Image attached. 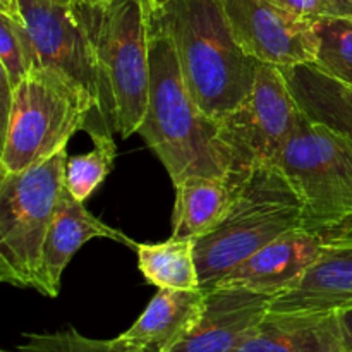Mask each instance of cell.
Wrapping results in <instances>:
<instances>
[{"label": "cell", "instance_id": "1", "mask_svg": "<svg viewBox=\"0 0 352 352\" xmlns=\"http://www.w3.org/2000/svg\"><path fill=\"white\" fill-rule=\"evenodd\" d=\"M136 134L164 164L174 186L191 175L229 179L232 157L220 122L206 116L191 96L170 34L151 10L150 98Z\"/></svg>", "mask_w": 352, "mask_h": 352}, {"label": "cell", "instance_id": "2", "mask_svg": "<svg viewBox=\"0 0 352 352\" xmlns=\"http://www.w3.org/2000/svg\"><path fill=\"white\" fill-rule=\"evenodd\" d=\"M148 2L170 34L189 93L220 122L250 96L260 62L236 41L222 0Z\"/></svg>", "mask_w": 352, "mask_h": 352}, {"label": "cell", "instance_id": "3", "mask_svg": "<svg viewBox=\"0 0 352 352\" xmlns=\"http://www.w3.org/2000/svg\"><path fill=\"white\" fill-rule=\"evenodd\" d=\"M296 229H302L301 199L277 165H260L234 192L222 222L195 241L199 289H215L237 265Z\"/></svg>", "mask_w": 352, "mask_h": 352}, {"label": "cell", "instance_id": "4", "mask_svg": "<svg viewBox=\"0 0 352 352\" xmlns=\"http://www.w3.org/2000/svg\"><path fill=\"white\" fill-rule=\"evenodd\" d=\"M98 54L113 129L126 140L143 124L150 98L148 0L79 2Z\"/></svg>", "mask_w": 352, "mask_h": 352}, {"label": "cell", "instance_id": "5", "mask_svg": "<svg viewBox=\"0 0 352 352\" xmlns=\"http://www.w3.org/2000/svg\"><path fill=\"white\" fill-rule=\"evenodd\" d=\"M67 148L0 181V280L40 291L43 244L65 192Z\"/></svg>", "mask_w": 352, "mask_h": 352}, {"label": "cell", "instance_id": "6", "mask_svg": "<svg viewBox=\"0 0 352 352\" xmlns=\"http://www.w3.org/2000/svg\"><path fill=\"white\" fill-rule=\"evenodd\" d=\"M275 165L301 199L305 230L323 236L352 213V141L342 133L299 110Z\"/></svg>", "mask_w": 352, "mask_h": 352}, {"label": "cell", "instance_id": "7", "mask_svg": "<svg viewBox=\"0 0 352 352\" xmlns=\"http://www.w3.org/2000/svg\"><path fill=\"white\" fill-rule=\"evenodd\" d=\"M89 109L78 89L50 69L38 65L12 91L2 127L0 174H17L67 148L86 131Z\"/></svg>", "mask_w": 352, "mask_h": 352}, {"label": "cell", "instance_id": "8", "mask_svg": "<svg viewBox=\"0 0 352 352\" xmlns=\"http://www.w3.org/2000/svg\"><path fill=\"white\" fill-rule=\"evenodd\" d=\"M19 9L40 65L65 79L88 105L86 133L91 140L112 136L116 129L98 54L78 0H19Z\"/></svg>", "mask_w": 352, "mask_h": 352}, {"label": "cell", "instance_id": "9", "mask_svg": "<svg viewBox=\"0 0 352 352\" xmlns=\"http://www.w3.org/2000/svg\"><path fill=\"white\" fill-rule=\"evenodd\" d=\"M299 110L280 69L260 62L250 96L220 120V134L232 157L227 181L234 192L254 168L277 162Z\"/></svg>", "mask_w": 352, "mask_h": 352}, {"label": "cell", "instance_id": "10", "mask_svg": "<svg viewBox=\"0 0 352 352\" xmlns=\"http://www.w3.org/2000/svg\"><path fill=\"white\" fill-rule=\"evenodd\" d=\"M236 41L261 64L291 69L315 64L313 21L292 16L272 0H222Z\"/></svg>", "mask_w": 352, "mask_h": 352}, {"label": "cell", "instance_id": "11", "mask_svg": "<svg viewBox=\"0 0 352 352\" xmlns=\"http://www.w3.org/2000/svg\"><path fill=\"white\" fill-rule=\"evenodd\" d=\"M325 250L322 236L296 229L237 265L217 287H243L274 298L289 291Z\"/></svg>", "mask_w": 352, "mask_h": 352}, {"label": "cell", "instance_id": "12", "mask_svg": "<svg viewBox=\"0 0 352 352\" xmlns=\"http://www.w3.org/2000/svg\"><path fill=\"white\" fill-rule=\"evenodd\" d=\"M274 296L243 287L206 292L198 323L172 352H230L270 311Z\"/></svg>", "mask_w": 352, "mask_h": 352}, {"label": "cell", "instance_id": "13", "mask_svg": "<svg viewBox=\"0 0 352 352\" xmlns=\"http://www.w3.org/2000/svg\"><path fill=\"white\" fill-rule=\"evenodd\" d=\"M205 301L203 289H158L143 315L113 344L122 352H172L198 323Z\"/></svg>", "mask_w": 352, "mask_h": 352}, {"label": "cell", "instance_id": "14", "mask_svg": "<svg viewBox=\"0 0 352 352\" xmlns=\"http://www.w3.org/2000/svg\"><path fill=\"white\" fill-rule=\"evenodd\" d=\"M230 352H344L337 311H268Z\"/></svg>", "mask_w": 352, "mask_h": 352}, {"label": "cell", "instance_id": "15", "mask_svg": "<svg viewBox=\"0 0 352 352\" xmlns=\"http://www.w3.org/2000/svg\"><path fill=\"white\" fill-rule=\"evenodd\" d=\"M96 237L117 241L133 250L138 244L120 230L112 229L96 219L85 208L82 203L76 201L65 188L64 198L52 220L43 244L40 265V291L38 292L47 298H57L60 292L62 274L67 268L69 261L88 241L96 239Z\"/></svg>", "mask_w": 352, "mask_h": 352}, {"label": "cell", "instance_id": "16", "mask_svg": "<svg viewBox=\"0 0 352 352\" xmlns=\"http://www.w3.org/2000/svg\"><path fill=\"white\" fill-rule=\"evenodd\" d=\"M352 309V239L325 244L318 260L289 291L274 298L270 311Z\"/></svg>", "mask_w": 352, "mask_h": 352}, {"label": "cell", "instance_id": "17", "mask_svg": "<svg viewBox=\"0 0 352 352\" xmlns=\"http://www.w3.org/2000/svg\"><path fill=\"white\" fill-rule=\"evenodd\" d=\"M234 199V189L227 179L191 175L175 184V206L172 215V237L199 239L212 232Z\"/></svg>", "mask_w": 352, "mask_h": 352}, {"label": "cell", "instance_id": "18", "mask_svg": "<svg viewBox=\"0 0 352 352\" xmlns=\"http://www.w3.org/2000/svg\"><path fill=\"white\" fill-rule=\"evenodd\" d=\"M302 112L352 141V88L320 71L315 64L280 69Z\"/></svg>", "mask_w": 352, "mask_h": 352}, {"label": "cell", "instance_id": "19", "mask_svg": "<svg viewBox=\"0 0 352 352\" xmlns=\"http://www.w3.org/2000/svg\"><path fill=\"white\" fill-rule=\"evenodd\" d=\"M138 265L146 282L158 289H199L195 241L170 237L165 243H138Z\"/></svg>", "mask_w": 352, "mask_h": 352}, {"label": "cell", "instance_id": "20", "mask_svg": "<svg viewBox=\"0 0 352 352\" xmlns=\"http://www.w3.org/2000/svg\"><path fill=\"white\" fill-rule=\"evenodd\" d=\"M313 30L318 38L316 67L352 88V17H318Z\"/></svg>", "mask_w": 352, "mask_h": 352}, {"label": "cell", "instance_id": "21", "mask_svg": "<svg viewBox=\"0 0 352 352\" xmlns=\"http://www.w3.org/2000/svg\"><path fill=\"white\" fill-rule=\"evenodd\" d=\"M95 148L89 153L74 155L65 162V188L79 203H85L112 170L116 143L112 136L93 140Z\"/></svg>", "mask_w": 352, "mask_h": 352}, {"label": "cell", "instance_id": "22", "mask_svg": "<svg viewBox=\"0 0 352 352\" xmlns=\"http://www.w3.org/2000/svg\"><path fill=\"white\" fill-rule=\"evenodd\" d=\"M0 65L12 89L40 65L24 19H12L0 14Z\"/></svg>", "mask_w": 352, "mask_h": 352}, {"label": "cell", "instance_id": "23", "mask_svg": "<svg viewBox=\"0 0 352 352\" xmlns=\"http://www.w3.org/2000/svg\"><path fill=\"white\" fill-rule=\"evenodd\" d=\"M24 342L12 352H122L113 340H96L81 336L76 329L52 333H24Z\"/></svg>", "mask_w": 352, "mask_h": 352}, {"label": "cell", "instance_id": "24", "mask_svg": "<svg viewBox=\"0 0 352 352\" xmlns=\"http://www.w3.org/2000/svg\"><path fill=\"white\" fill-rule=\"evenodd\" d=\"M272 2L305 21H315L327 16L346 17L336 0H272Z\"/></svg>", "mask_w": 352, "mask_h": 352}, {"label": "cell", "instance_id": "25", "mask_svg": "<svg viewBox=\"0 0 352 352\" xmlns=\"http://www.w3.org/2000/svg\"><path fill=\"white\" fill-rule=\"evenodd\" d=\"M323 241L325 244L330 243H340V241H351L352 239V213L347 219H344L342 222L337 223L336 227L329 230V232L323 234Z\"/></svg>", "mask_w": 352, "mask_h": 352}, {"label": "cell", "instance_id": "26", "mask_svg": "<svg viewBox=\"0 0 352 352\" xmlns=\"http://www.w3.org/2000/svg\"><path fill=\"white\" fill-rule=\"evenodd\" d=\"M339 316L344 336V352H352V309L340 311Z\"/></svg>", "mask_w": 352, "mask_h": 352}, {"label": "cell", "instance_id": "27", "mask_svg": "<svg viewBox=\"0 0 352 352\" xmlns=\"http://www.w3.org/2000/svg\"><path fill=\"white\" fill-rule=\"evenodd\" d=\"M0 14L12 17V19H23L19 9V0H0Z\"/></svg>", "mask_w": 352, "mask_h": 352}, {"label": "cell", "instance_id": "28", "mask_svg": "<svg viewBox=\"0 0 352 352\" xmlns=\"http://www.w3.org/2000/svg\"><path fill=\"white\" fill-rule=\"evenodd\" d=\"M346 17H352V0H336Z\"/></svg>", "mask_w": 352, "mask_h": 352}, {"label": "cell", "instance_id": "29", "mask_svg": "<svg viewBox=\"0 0 352 352\" xmlns=\"http://www.w3.org/2000/svg\"><path fill=\"white\" fill-rule=\"evenodd\" d=\"M79 2H85V3H98V2H103V0H79Z\"/></svg>", "mask_w": 352, "mask_h": 352}, {"label": "cell", "instance_id": "30", "mask_svg": "<svg viewBox=\"0 0 352 352\" xmlns=\"http://www.w3.org/2000/svg\"><path fill=\"white\" fill-rule=\"evenodd\" d=\"M151 2H155V3H157V2H162V0H151Z\"/></svg>", "mask_w": 352, "mask_h": 352}, {"label": "cell", "instance_id": "31", "mask_svg": "<svg viewBox=\"0 0 352 352\" xmlns=\"http://www.w3.org/2000/svg\"><path fill=\"white\" fill-rule=\"evenodd\" d=\"M2 352H12V351H2Z\"/></svg>", "mask_w": 352, "mask_h": 352}, {"label": "cell", "instance_id": "32", "mask_svg": "<svg viewBox=\"0 0 352 352\" xmlns=\"http://www.w3.org/2000/svg\"><path fill=\"white\" fill-rule=\"evenodd\" d=\"M65 2H71V0H65Z\"/></svg>", "mask_w": 352, "mask_h": 352}]
</instances>
